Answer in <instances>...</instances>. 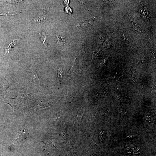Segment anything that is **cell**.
<instances>
[{"label":"cell","instance_id":"6da1fadb","mask_svg":"<svg viewBox=\"0 0 156 156\" xmlns=\"http://www.w3.org/2000/svg\"><path fill=\"white\" fill-rule=\"evenodd\" d=\"M29 134L28 129L22 130L20 131L18 133L17 137L12 145L15 144L24 140L28 137Z\"/></svg>","mask_w":156,"mask_h":156},{"label":"cell","instance_id":"7a4b0ae2","mask_svg":"<svg viewBox=\"0 0 156 156\" xmlns=\"http://www.w3.org/2000/svg\"><path fill=\"white\" fill-rule=\"evenodd\" d=\"M40 36V40L45 47H47V45L48 39L46 34L43 32L39 33Z\"/></svg>","mask_w":156,"mask_h":156},{"label":"cell","instance_id":"3957f363","mask_svg":"<svg viewBox=\"0 0 156 156\" xmlns=\"http://www.w3.org/2000/svg\"><path fill=\"white\" fill-rule=\"evenodd\" d=\"M57 44L58 45L62 46L64 44L66 39L64 37L58 34L56 36Z\"/></svg>","mask_w":156,"mask_h":156},{"label":"cell","instance_id":"277c9868","mask_svg":"<svg viewBox=\"0 0 156 156\" xmlns=\"http://www.w3.org/2000/svg\"><path fill=\"white\" fill-rule=\"evenodd\" d=\"M19 39H18L14 40L9 44L8 47L6 49V54L9 53L11 51H12L14 46L18 42Z\"/></svg>","mask_w":156,"mask_h":156},{"label":"cell","instance_id":"5b68a950","mask_svg":"<svg viewBox=\"0 0 156 156\" xmlns=\"http://www.w3.org/2000/svg\"><path fill=\"white\" fill-rule=\"evenodd\" d=\"M94 18H91L90 19L85 20H83L80 22L77 25L78 27H80L82 26H85L87 25L90 22L94 20Z\"/></svg>","mask_w":156,"mask_h":156},{"label":"cell","instance_id":"8992f818","mask_svg":"<svg viewBox=\"0 0 156 156\" xmlns=\"http://www.w3.org/2000/svg\"><path fill=\"white\" fill-rule=\"evenodd\" d=\"M32 75L34 84L36 86L38 85L40 83V79L35 71H33Z\"/></svg>","mask_w":156,"mask_h":156},{"label":"cell","instance_id":"52a82bcc","mask_svg":"<svg viewBox=\"0 0 156 156\" xmlns=\"http://www.w3.org/2000/svg\"><path fill=\"white\" fill-rule=\"evenodd\" d=\"M63 72V69L62 67H60L57 70L58 76L59 77V82L60 83H61Z\"/></svg>","mask_w":156,"mask_h":156},{"label":"cell","instance_id":"ba28073f","mask_svg":"<svg viewBox=\"0 0 156 156\" xmlns=\"http://www.w3.org/2000/svg\"><path fill=\"white\" fill-rule=\"evenodd\" d=\"M16 14L13 12H0V15L3 16H11L15 15Z\"/></svg>","mask_w":156,"mask_h":156},{"label":"cell","instance_id":"9c48e42d","mask_svg":"<svg viewBox=\"0 0 156 156\" xmlns=\"http://www.w3.org/2000/svg\"><path fill=\"white\" fill-rule=\"evenodd\" d=\"M5 2L12 4H18L21 2L22 1L21 0H8L5 1Z\"/></svg>","mask_w":156,"mask_h":156}]
</instances>
